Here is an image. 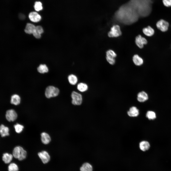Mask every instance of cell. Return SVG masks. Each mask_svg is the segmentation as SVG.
<instances>
[{
    "label": "cell",
    "mask_w": 171,
    "mask_h": 171,
    "mask_svg": "<svg viewBox=\"0 0 171 171\" xmlns=\"http://www.w3.org/2000/svg\"><path fill=\"white\" fill-rule=\"evenodd\" d=\"M139 17L136 11L128 2L120 6L114 16V19L117 21L127 25L136 22Z\"/></svg>",
    "instance_id": "obj_1"
},
{
    "label": "cell",
    "mask_w": 171,
    "mask_h": 171,
    "mask_svg": "<svg viewBox=\"0 0 171 171\" xmlns=\"http://www.w3.org/2000/svg\"><path fill=\"white\" fill-rule=\"evenodd\" d=\"M128 2L136 11L139 17H146L150 13L151 4L149 0H130Z\"/></svg>",
    "instance_id": "obj_2"
},
{
    "label": "cell",
    "mask_w": 171,
    "mask_h": 171,
    "mask_svg": "<svg viewBox=\"0 0 171 171\" xmlns=\"http://www.w3.org/2000/svg\"><path fill=\"white\" fill-rule=\"evenodd\" d=\"M26 151L20 146H16L13 149V156L19 161H21L25 159L26 157Z\"/></svg>",
    "instance_id": "obj_3"
},
{
    "label": "cell",
    "mask_w": 171,
    "mask_h": 171,
    "mask_svg": "<svg viewBox=\"0 0 171 171\" xmlns=\"http://www.w3.org/2000/svg\"><path fill=\"white\" fill-rule=\"evenodd\" d=\"M59 92V90L58 88L53 86H49L46 89L45 95L47 98H49L57 96Z\"/></svg>",
    "instance_id": "obj_4"
},
{
    "label": "cell",
    "mask_w": 171,
    "mask_h": 171,
    "mask_svg": "<svg viewBox=\"0 0 171 171\" xmlns=\"http://www.w3.org/2000/svg\"><path fill=\"white\" fill-rule=\"evenodd\" d=\"M122 32L120 27L118 25L113 26L110 30L108 33V35L109 37H117L121 35Z\"/></svg>",
    "instance_id": "obj_5"
},
{
    "label": "cell",
    "mask_w": 171,
    "mask_h": 171,
    "mask_svg": "<svg viewBox=\"0 0 171 171\" xmlns=\"http://www.w3.org/2000/svg\"><path fill=\"white\" fill-rule=\"evenodd\" d=\"M117 56L116 53L113 50L109 49L106 52V59L108 62L111 65L114 64L115 62V58Z\"/></svg>",
    "instance_id": "obj_6"
},
{
    "label": "cell",
    "mask_w": 171,
    "mask_h": 171,
    "mask_svg": "<svg viewBox=\"0 0 171 171\" xmlns=\"http://www.w3.org/2000/svg\"><path fill=\"white\" fill-rule=\"evenodd\" d=\"M71 97L72 104L76 105H80L81 104L82 98L81 94L75 91H73L71 93Z\"/></svg>",
    "instance_id": "obj_7"
},
{
    "label": "cell",
    "mask_w": 171,
    "mask_h": 171,
    "mask_svg": "<svg viewBox=\"0 0 171 171\" xmlns=\"http://www.w3.org/2000/svg\"><path fill=\"white\" fill-rule=\"evenodd\" d=\"M156 26L157 28L160 30L162 32H165L168 30L169 24L166 21L161 19L157 22Z\"/></svg>",
    "instance_id": "obj_8"
},
{
    "label": "cell",
    "mask_w": 171,
    "mask_h": 171,
    "mask_svg": "<svg viewBox=\"0 0 171 171\" xmlns=\"http://www.w3.org/2000/svg\"><path fill=\"white\" fill-rule=\"evenodd\" d=\"M17 113L13 109H9L6 112V118L7 120L9 122L14 121L17 119Z\"/></svg>",
    "instance_id": "obj_9"
},
{
    "label": "cell",
    "mask_w": 171,
    "mask_h": 171,
    "mask_svg": "<svg viewBox=\"0 0 171 171\" xmlns=\"http://www.w3.org/2000/svg\"><path fill=\"white\" fill-rule=\"evenodd\" d=\"M135 42L136 45L140 48H143L144 45L146 44L147 43L146 39L140 35L136 37Z\"/></svg>",
    "instance_id": "obj_10"
},
{
    "label": "cell",
    "mask_w": 171,
    "mask_h": 171,
    "mask_svg": "<svg viewBox=\"0 0 171 171\" xmlns=\"http://www.w3.org/2000/svg\"><path fill=\"white\" fill-rule=\"evenodd\" d=\"M38 155L43 162L46 164L48 162L50 159L48 153L45 151H43L38 153Z\"/></svg>",
    "instance_id": "obj_11"
},
{
    "label": "cell",
    "mask_w": 171,
    "mask_h": 171,
    "mask_svg": "<svg viewBox=\"0 0 171 171\" xmlns=\"http://www.w3.org/2000/svg\"><path fill=\"white\" fill-rule=\"evenodd\" d=\"M28 17L30 20L34 22H37L40 21L41 19V16L38 13L35 12H30Z\"/></svg>",
    "instance_id": "obj_12"
},
{
    "label": "cell",
    "mask_w": 171,
    "mask_h": 171,
    "mask_svg": "<svg viewBox=\"0 0 171 171\" xmlns=\"http://www.w3.org/2000/svg\"><path fill=\"white\" fill-rule=\"evenodd\" d=\"M148 96L145 92L142 91L139 92L137 95V100L140 102H144L148 99Z\"/></svg>",
    "instance_id": "obj_13"
},
{
    "label": "cell",
    "mask_w": 171,
    "mask_h": 171,
    "mask_svg": "<svg viewBox=\"0 0 171 171\" xmlns=\"http://www.w3.org/2000/svg\"><path fill=\"white\" fill-rule=\"evenodd\" d=\"M127 114L131 117H137L139 114V110L136 107L133 106L130 108L127 112Z\"/></svg>",
    "instance_id": "obj_14"
},
{
    "label": "cell",
    "mask_w": 171,
    "mask_h": 171,
    "mask_svg": "<svg viewBox=\"0 0 171 171\" xmlns=\"http://www.w3.org/2000/svg\"><path fill=\"white\" fill-rule=\"evenodd\" d=\"M133 61L135 65L138 66L142 65L143 62L142 59L137 54H135L133 56Z\"/></svg>",
    "instance_id": "obj_15"
},
{
    "label": "cell",
    "mask_w": 171,
    "mask_h": 171,
    "mask_svg": "<svg viewBox=\"0 0 171 171\" xmlns=\"http://www.w3.org/2000/svg\"><path fill=\"white\" fill-rule=\"evenodd\" d=\"M36 26L33 24L30 23H27L24 30L25 32L27 33L33 34L35 30Z\"/></svg>",
    "instance_id": "obj_16"
},
{
    "label": "cell",
    "mask_w": 171,
    "mask_h": 171,
    "mask_svg": "<svg viewBox=\"0 0 171 171\" xmlns=\"http://www.w3.org/2000/svg\"><path fill=\"white\" fill-rule=\"evenodd\" d=\"M41 139L42 142L43 144H46L49 143L51 139L48 133L45 132H43L41 134Z\"/></svg>",
    "instance_id": "obj_17"
},
{
    "label": "cell",
    "mask_w": 171,
    "mask_h": 171,
    "mask_svg": "<svg viewBox=\"0 0 171 171\" xmlns=\"http://www.w3.org/2000/svg\"><path fill=\"white\" fill-rule=\"evenodd\" d=\"M150 147L149 143L147 141H141L139 144V147L142 151H145L149 149Z\"/></svg>",
    "instance_id": "obj_18"
},
{
    "label": "cell",
    "mask_w": 171,
    "mask_h": 171,
    "mask_svg": "<svg viewBox=\"0 0 171 171\" xmlns=\"http://www.w3.org/2000/svg\"><path fill=\"white\" fill-rule=\"evenodd\" d=\"M9 128L5 126L3 124L1 125L0 127V133L2 137L9 135Z\"/></svg>",
    "instance_id": "obj_19"
},
{
    "label": "cell",
    "mask_w": 171,
    "mask_h": 171,
    "mask_svg": "<svg viewBox=\"0 0 171 171\" xmlns=\"http://www.w3.org/2000/svg\"><path fill=\"white\" fill-rule=\"evenodd\" d=\"M142 31L145 35L148 36H152L154 33V29L149 26L143 28Z\"/></svg>",
    "instance_id": "obj_20"
},
{
    "label": "cell",
    "mask_w": 171,
    "mask_h": 171,
    "mask_svg": "<svg viewBox=\"0 0 171 171\" xmlns=\"http://www.w3.org/2000/svg\"><path fill=\"white\" fill-rule=\"evenodd\" d=\"M13 155L8 153L3 154L2 157L3 161L5 163L7 164L10 162L12 160Z\"/></svg>",
    "instance_id": "obj_21"
},
{
    "label": "cell",
    "mask_w": 171,
    "mask_h": 171,
    "mask_svg": "<svg viewBox=\"0 0 171 171\" xmlns=\"http://www.w3.org/2000/svg\"><path fill=\"white\" fill-rule=\"evenodd\" d=\"M20 99L18 95L14 94L11 97L10 103L15 105L19 104L20 103Z\"/></svg>",
    "instance_id": "obj_22"
},
{
    "label": "cell",
    "mask_w": 171,
    "mask_h": 171,
    "mask_svg": "<svg viewBox=\"0 0 171 171\" xmlns=\"http://www.w3.org/2000/svg\"><path fill=\"white\" fill-rule=\"evenodd\" d=\"M80 169L81 171H92L93 168L90 164L86 162L82 165Z\"/></svg>",
    "instance_id": "obj_23"
},
{
    "label": "cell",
    "mask_w": 171,
    "mask_h": 171,
    "mask_svg": "<svg viewBox=\"0 0 171 171\" xmlns=\"http://www.w3.org/2000/svg\"><path fill=\"white\" fill-rule=\"evenodd\" d=\"M68 79L70 84L73 85H75L78 81L76 76L73 74H71L69 76Z\"/></svg>",
    "instance_id": "obj_24"
},
{
    "label": "cell",
    "mask_w": 171,
    "mask_h": 171,
    "mask_svg": "<svg viewBox=\"0 0 171 171\" xmlns=\"http://www.w3.org/2000/svg\"><path fill=\"white\" fill-rule=\"evenodd\" d=\"M37 70L39 72L41 73L47 72L48 71V67L45 64L40 65L37 68Z\"/></svg>",
    "instance_id": "obj_25"
},
{
    "label": "cell",
    "mask_w": 171,
    "mask_h": 171,
    "mask_svg": "<svg viewBox=\"0 0 171 171\" xmlns=\"http://www.w3.org/2000/svg\"><path fill=\"white\" fill-rule=\"evenodd\" d=\"M77 88L78 90L80 91L84 92L87 90L88 87L86 84L81 83L78 85Z\"/></svg>",
    "instance_id": "obj_26"
},
{
    "label": "cell",
    "mask_w": 171,
    "mask_h": 171,
    "mask_svg": "<svg viewBox=\"0 0 171 171\" xmlns=\"http://www.w3.org/2000/svg\"><path fill=\"white\" fill-rule=\"evenodd\" d=\"M146 116L149 120H154L156 118V113L152 111H147Z\"/></svg>",
    "instance_id": "obj_27"
},
{
    "label": "cell",
    "mask_w": 171,
    "mask_h": 171,
    "mask_svg": "<svg viewBox=\"0 0 171 171\" xmlns=\"http://www.w3.org/2000/svg\"><path fill=\"white\" fill-rule=\"evenodd\" d=\"M18 166L14 163L10 164L8 166L9 171H18Z\"/></svg>",
    "instance_id": "obj_28"
},
{
    "label": "cell",
    "mask_w": 171,
    "mask_h": 171,
    "mask_svg": "<svg viewBox=\"0 0 171 171\" xmlns=\"http://www.w3.org/2000/svg\"><path fill=\"white\" fill-rule=\"evenodd\" d=\"M34 7L35 10L37 11H39L43 9L42 3L40 1L35 2Z\"/></svg>",
    "instance_id": "obj_29"
},
{
    "label": "cell",
    "mask_w": 171,
    "mask_h": 171,
    "mask_svg": "<svg viewBox=\"0 0 171 171\" xmlns=\"http://www.w3.org/2000/svg\"><path fill=\"white\" fill-rule=\"evenodd\" d=\"M14 127L16 132L19 133L23 130L24 127L22 125L17 123L14 125Z\"/></svg>",
    "instance_id": "obj_30"
},
{
    "label": "cell",
    "mask_w": 171,
    "mask_h": 171,
    "mask_svg": "<svg viewBox=\"0 0 171 171\" xmlns=\"http://www.w3.org/2000/svg\"><path fill=\"white\" fill-rule=\"evenodd\" d=\"M34 32L41 34L43 32V30L42 27L40 26H36Z\"/></svg>",
    "instance_id": "obj_31"
},
{
    "label": "cell",
    "mask_w": 171,
    "mask_h": 171,
    "mask_svg": "<svg viewBox=\"0 0 171 171\" xmlns=\"http://www.w3.org/2000/svg\"><path fill=\"white\" fill-rule=\"evenodd\" d=\"M163 3L166 7L171 6V0H162Z\"/></svg>",
    "instance_id": "obj_32"
}]
</instances>
